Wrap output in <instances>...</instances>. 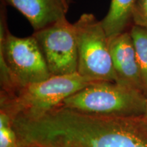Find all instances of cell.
I'll list each match as a JSON object with an SVG mask.
<instances>
[{"label": "cell", "mask_w": 147, "mask_h": 147, "mask_svg": "<svg viewBox=\"0 0 147 147\" xmlns=\"http://www.w3.org/2000/svg\"><path fill=\"white\" fill-rule=\"evenodd\" d=\"M12 121L19 147H147V123L140 117L91 115L60 106Z\"/></svg>", "instance_id": "obj_1"}, {"label": "cell", "mask_w": 147, "mask_h": 147, "mask_svg": "<svg viewBox=\"0 0 147 147\" xmlns=\"http://www.w3.org/2000/svg\"><path fill=\"white\" fill-rule=\"evenodd\" d=\"M51 76L45 58L34 37L18 38L11 34L7 27L4 12H2L1 10L0 20L1 93L12 95L20 88L45 81Z\"/></svg>", "instance_id": "obj_2"}, {"label": "cell", "mask_w": 147, "mask_h": 147, "mask_svg": "<svg viewBox=\"0 0 147 147\" xmlns=\"http://www.w3.org/2000/svg\"><path fill=\"white\" fill-rule=\"evenodd\" d=\"M61 106L91 115L138 118L146 115L147 100L136 88L100 81L67 97Z\"/></svg>", "instance_id": "obj_3"}, {"label": "cell", "mask_w": 147, "mask_h": 147, "mask_svg": "<svg viewBox=\"0 0 147 147\" xmlns=\"http://www.w3.org/2000/svg\"><path fill=\"white\" fill-rule=\"evenodd\" d=\"M100 82L78 73L51 76L47 80L20 88L12 95L1 94V110L12 119L35 117L61 106L65 100L84 88Z\"/></svg>", "instance_id": "obj_4"}, {"label": "cell", "mask_w": 147, "mask_h": 147, "mask_svg": "<svg viewBox=\"0 0 147 147\" xmlns=\"http://www.w3.org/2000/svg\"><path fill=\"white\" fill-rule=\"evenodd\" d=\"M78 52V72L95 81L117 82L108 38L102 21L91 13L82 14L74 23Z\"/></svg>", "instance_id": "obj_5"}, {"label": "cell", "mask_w": 147, "mask_h": 147, "mask_svg": "<svg viewBox=\"0 0 147 147\" xmlns=\"http://www.w3.org/2000/svg\"><path fill=\"white\" fill-rule=\"evenodd\" d=\"M51 76L78 73V52L74 24L63 18L34 32Z\"/></svg>", "instance_id": "obj_6"}, {"label": "cell", "mask_w": 147, "mask_h": 147, "mask_svg": "<svg viewBox=\"0 0 147 147\" xmlns=\"http://www.w3.org/2000/svg\"><path fill=\"white\" fill-rule=\"evenodd\" d=\"M117 82L142 91L144 86L129 32L108 38Z\"/></svg>", "instance_id": "obj_7"}, {"label": "cell", "mask_w": 147, "mask_h": 147, "mask_svg": "<svg viewBox=\"0 0 147 147\" xmlns=\"http://www.w3.org/2000/svg\"><path fill=\"white\" fill-rule=\"evenodd\" d=\"M23 14L34 32L65 18L68 8L63 0H3Z\"/></svg>", "instance_id": "obj_8"}, {"label": "cell", "mask_w": 147, "mask_h": 147, "mask_svg": "<svg viewBox=\"0 0 147 147\" xmlns=\"http://www.w3.org/2000/svg\"><path fill=\"white\" fill-rule=\"evenodd\" d=\"M136 0H111L108 13L101 20L108 38L126 32L131 21L132 12Z\"/></svg>", "instance_id": "obj_9"}, {"label": "cell", "mask_w": 147, "mask_h": 147, "mask_svg": "<svg viewBox=\"0 0 147 147\" xmlns=\"http://www.w3.org/2000/svg\"><path fill=\"white\" fill-rule=\"evenodd\" d=\"M145 89H147V29L134 25L130 30Z\"/></svg>", "instance_id": "obj_10"}, {"label": "cell", "mask_w": 147, "mask_h": 147, "mask_svg": "<svg viewBox=\"0 0 147 147\" xmlns=\"http://www.w3.org/2000/svg\"><path fill=\"white\" fill-rule=\"evenodd\" d=\"M0 147H19L12 119L1 110H0Z\"/></svg>", "instance_id": "obj_11"}, {"label": "cell", "mask_w": 147, "mask_h": 147, "mask_svg": "<svg viewBox=\"0 0 147 147\" xmlns=\"http://www.w3.org/2000/svg\"><path fill=\"white\" fill-rule=\"evenodd\" d=\"M131 21L134 25L147 29V0H136Z\"/></svg>", "instance_id": "obj_12"}, {"label": "cell", "mask_w": 147, "mask_h": 147, "mask_svg": "<svg viewBox=\"0 0 147 147\" xmlns=\"http://www.w3.org/2000/svg\"><path fill=\"white\" fill-rule=\"evenodd\" d=\"M63 1L64 3H65V4L66 7H67V8L69 9V4H70L71 2V1H72V0H63Z\"/></svg>", "instance_id": "obj_13"}, {"label": "cell", "mask_w": 147, "mask_h": 147, "mask_svg": "<svg viewBox=\"0 0 147 147\" xmlns=\"http://www.w3.org/2000/svg\"><path fill=\"white\" fill-rule=\"evenodd\" d=\"M146 116L147 117V108H146Z\"/></svg>", "instance_id": "obj_14"}]
</instances>
